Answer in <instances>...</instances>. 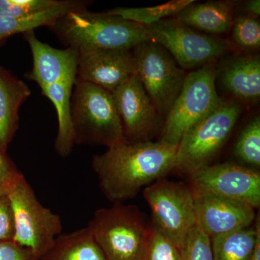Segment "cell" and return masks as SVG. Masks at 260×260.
<instances>
[{
    "mask_svg": "<svg viewBox=\"0 0 260 260\" xmlns=\"http://www.w3.org/2000/svg\"><path fill=\"white\" fill-rule=\"evenodd\" d=\"M177 147L158 141L119 143L93 157L101 190L113 203L134 198L174 169Z\"/></svg>",
    "mask_w": 260,
    "mask_h": 260,
    "instance_id": "cell-1",
    "label": "cell"
},
{
    "mask_svg": "<svg viewBox=\"0 0 260 260\" xmlns=\"http://www.w3.org/2000/svg\"><path fill=\"white\" fill-rule=\"evenodd\" d=\"M52 29L68 48L79 52L96 49H133L150 41L145 25L109 14L73 10L58 19Z\"/></svg>",
    "mask_w": 260,
    "mask_h": 260,
    "instance_id": "cell-2",
    "label": "cell"
},
{
    "mask_svg": "<svg viewBox=\"0 0 260 260\" xmlns=\"http://www.w3.org/2000/svg\"><path fill=\"white\" fill-rule=\"evenodd\" d=\"M75 143H94L111 148L127 141L112 93L76 80L71 98Z\"/></svg>",
    "mask_w": 260,
    "mask_h": 260,
    "instance_id": "cell-3",
    "label": "cell"
},
{
    "mask_svg": "<svg viewBox=\"0 0 260 260\" xmlns=\"http://www.w3.org/2000/svg\"><path fill=\"white\" fill-rule=\"evenodd\" d=\"M87 227L107 260H142L151 230L138 207L121 203L96 210Z\"/></svg>",
    "mask_w": 260,
    "mask_h": 260,
    "instance_id": "cell-4",
    "label": "cell"
},
{
    "mask_svg": "<svg viewBox=\"0 0 260 260\" xmlns=\"http://www.w3.org/2000/svg\"><path fill=\"white\" fill-rule=\"evenodd\" d=\"M15 222L13 242L31 251L40 260L60 235V216L41 204L20 174L7 188Z\"/></svg>",
    "mask_w": 260,
    "mask_h": 260,
    "instance_id": "cell-5",
    "label": "cell"
},
{
    "mask_svg": "<svg viewBox=\"0 0 260 260\" xmlns=\"http://www.w3.org/2000/svg\"><path fill=\"white\" fill-rule=\"evenodd\" d=\"M242 111L239 102L223 101L209 115L191 126L178 145L174 169L190 175L210 165L226 143Z\"/></svg>",
    "mask_w": 260,
    "mask_h": 260,
    "instance_id": "cell-6",
    "label": "cell"
},
{
    "mask_svg": "<svg viewBox=\"0 0 260 260\" xmlns=\"http://www.w3.org/2000/svg\"><path fill=\"white\" fill-rule=\"evenodd\" d=\"M217 70L209 63L186 75L185 80L162 126L159 141L177 147L191 126L221 104L215 87Z\"/></svg>",
    "mask_w": 260,
    "mask_h": 260,
    "instance_id": "cell-7",
    "label": "cell"
},
{
    "mask_svg": "<svg viewBox=\"0 0 260 260\" xmlns=\"http://www.w3.org/2000/svg\"><path fill=\"white\" fill-rule=\"evenodd\" d=\"M153 215L154 226L181 251L196 225L194 197L190 185L162 179L143 191Z\"/></svg>",
    "mask_w": 260,
    "mask_h": 260,
    "instance_id": "cell-8",
    "label": "cell"
},
{
    "mask_svg": "<svg viewBox=\"0 0 260 260\" xmlns=\"http://www.w3.org/2000/svg\"><path fill=\"white\" fill-rule=\"evenodd\" d=\"M132 51L135 75L166 119L185 80L184 70L165 48L153 41L141 43Z\"/></svg>",
    "mask_w": 260,
    "mask_h": 260,
    "instance_id": "cell-9",
    "label": "cell"
},
{
    "mask_svg": "<svg viewBox=\"0 0 260 260\" xmlns=\"http://www.w3.org/2000/svg\"><path fill=\"white\" fill-rule=\"evenodd\" d=\"M146 27L150 41L165 48L183 70L214 62L230 49L224 39L201 34L175 18L164 19Z\"/></svg>",
    "mask_w": 260,
    "mask_h": 260,
    "instance_id": "cell-10",
    "label": "cell"
},
{
    "mask_svg": "<svg viewBox=\"0 0 260 260\" xmlns=\"http://www.w3.org/2000/svg\"><path fill=\"white\" fill-rule=\"evenodd\" d=\"M191 189L249 205H260V174L253 168L237 164L208 165L189 175Z\"/></svg>",
    "mask_w": 260,
    "mask_h": 260,
    "instance_id": "cell-11",
    "label": "cell"
},
{
    "mask_svg": "<svg viewBox=\"0 0 260 260\" xmlns=\"http://www.w3.org/2000/svg\"><path fill=\"white\" fill-rule=\"evenodd\" d=\"M127 141H148L162 118L136 75L112 93Z\"/></svg>",
    "mask_w": 260,
    "mask_h": 260,
    "instance_id": "cell-12",
    "label": "cell"
},
{
    "mask_svg": "<svg viewBox=\"0 0 260 260\" xmlns=\"http://www.w3.org/2000/svg\"><path fill=\"white\" fill-rule=\"evenodd\" d=\"M131 49H96L78 52L77 80L113 93L135 75Z\"/></svg>",
    "mask_w": 260,
    "mask_h": 260,
    "instance_id": "cell-13",
    "label": "cell"
},
{
    "mask_svg": "<svg viewBox=\"0 0 260 260\" xmlns=\"http://www.w3.org/2000/svg\"><path fill=\"white\" fill-rule=\"evenodd\" d=\"M193 193L196 225L210 238L250 227L255 219V209L249 205L208 193Z\"/></svg>",
    "mask_w": 260,
    "mask_h": 260,
    "instance_id": "cell-14",
    "label": "cell"
},
{
    "mask_svg": "<svg viewBox=\"0 0 260 260\" xmlns=\"http://www.w3.org/2000/svg\"><path fill=\"white\" fill-rule=\"evenodd\" d=\"M32 56V70L30 79L42 88L52 84L77 80L78 52L72 48L58 49L43 43L34 31L25 32Z\"/></svg>",
    "mask_w": 260,
    "mask_h": 260,
    "instance_id": "cell-15",
    "label": "cell"
},
{
    "mask_svg": "<svg viewBox=\"0 0 260 260\" xmlns=\"http://www.w3.org/2000/svg\"><path fill=\"white\" fill-rule=\"evenodd\" d=\"M220 80L236 99L252 102L260 97V58L258 55L236 56L220 71Z\"/></svg>",
    "mask_w": 260,
    "mask_h": 260,
    "instance_id": "cell-16",
    "label": "cell"
},
{
    "mask_svg": "<svg viewBox=\"0 0 260 260\" xmlns=\"http://www.w3.org/2000/svg\"><path fill=\"white\" fill-rule=\"evenodd\" d=\"M31 91L23 80L0 67V148L7 153L19 126V110Z\"/></svg>",
    "mask_w": 260,
    "mask_h": 260,
    "instance_id": "cell-17",
    "label": "cell"
},
{
    "mask_svg": "<svg viewBox=\"0 0 260 260\" xmlns=\"http://www.w3.org/2000/svg\"><path fill=\"white\" fill-rule=\"evenodd\" d=\"M234 2L208 1L189 5L176 20L191 28L218 35L228 32L234 23Z\"/></svg>",
    "mask_w": 260,
    "mask_h": 260,
    "instance_id": "cell-18",
    "label": "cell"
},
{
    "mask_svg": "<svg viewBox=\"0 0 260 260\" xmlns=\"http://www.w3.org/2000/svg\"><path fill=\"white\" fill-rule=\"evenodd\" d=\"M77 80H65L41 88L44 96L54 104L57 114L58 132L54 148L61 157L71 153L75 144L71 114V98Z\"/></svg>",
    "mask_w": 260,
    "mask_h": 260,
    "instance_id": "cell-19",
    "label": "cell"
},
{
    "mask_svg": "<svg viewBox=\"0 0 260 260\" xmlns=\"http://www.w3.org/2000/svg\"><path fill=\"white\" fill-rule=\"evenodd\" d=\"M40 260H107L88 228L61 234Z\"/></svg>",
    "mask_w": 260,
    "mask_h": 260,
    "instance_id": "cell-20",
    "label": "cell"
},
{
    "mask_svg": "<svg viewBox=\"0 0 260 260\" xmlns=\"http://www.w3.org/2000/svg\"><path fill=\"white\" fill-rule=\"evenodd\" d=\"M88 1L64 0L55 6L35 14L18 18L0 17V42L5 38L18 34L34 31V29L42 26L50 27L58 19L73 10L87 8Z\"/></svg>",
    "mask_w": 260,
    "mask_h": 260,
    "instance_id": "cell-21",
    "label": "cell"
},
{
    "mask_svg": "<svg viewBox=\"0 0 260 260\" xmlns=\"http://www.w3.org/2000/svg\"><path fill=\"white\" fill-rule=\"evenodd\" d=\"M256 236L250 226L210 238L213 260H249Z\"/></svg>",
    "mask_w": 260,
    "mask_h": 260,
    "instance_id": "cell-22",
    "label": "cell"
},
{
    "mask_svg": "<svg viewBox=\"0 0 260 260\" xmlns=\"http://www.w3.org/2000/svg\"><path fill=\"white\" fill-rule=\"evenodd\" d=\"M194 3L193 0H174L150 8H114L108 10L107 13L148 26L170 15H177L181 10Z\"/></svg>",
    "mask_w": 260,
    "mask_h": 260,
    "instance_id": "cell-23",
    "label": "cell"
},
{
    "mask_svg": "<svg viewBox=\"0 0 260 260\" xmlns=\"http://www.w3.org/2000/svg\"><path fill=\"white\" fill-rule=\"evenodd\" d=\"M234 155L244 164L260 166V118L254 116L243 129L234 150Z\"/></svg>",
    "mask_w": 260,
    "mask_h": 260,
    "instance_id": "cell-24",
    "label": "cell"
},
{
    "mask_svg": "<svg viewBox=\"0 0 260 260\" xmlns=\"http://www.w3.org/2000/svg\"><path fill=\"white\" fill-rule=\"evenodd\" d=\"M232 29L233 40L238 47L248 50L259 47L260 23L257 18L247 15L238 16Z\"/></svg>",
    "mask_w": 260,
    "mask_h": 260,
    "instance_id": "cell-25",
    "label": "cell"
},
{
    "mask_svg": "<svg viewBox=\"0 0 260 260\" xmlns=\"http://www.w3.org/2000/svg\"><path fill=\"white\" fill-rule=\"evenodd\" d=\"M142 260H182L181 251L153 224Z\"/></svg>",
    "mask_w": 260,
    "mask_h": 260,
    "instance_id": "cell-26",
    "label": "cell"
},
{
    "mask_svg": "<svg viewBox=\"0 0 260 260\" xmlns=\"http://www.w3.org/2000/svg\"><path fill=\"white\" fill-rule=\"evenodd\" d=\"M181 254L182 260H213L210 238L195 225L188 234Z\"/></svg>",
    "mask_w": 260,
    "mask_h": 260,
    "instance_id": "cell-27",
    "label": "cell"
},
{
    "mask_svg": "<svg viewBox=\"0 0 260 260\" xmlns=\"http://www.w3.org/2000/svg\"><path fill=\"white\" fill-rule=\"evenodd\" d=\"M59 0H0V17L18 18L49 9Z\"/></svg>",
    "mask_w": 260,
    "mask_h": 260,
    "instance_id": "cell-28",
    "label": "cell"
},
{
    "mask_svg": "<svg viewBox=\"0 0 260 260\" xmlns=\"http://www.w3.org/2000/svg\"><path fill=\"white\" fill-rule=\"evenodd\" d=\"M15 237V222L11 204L6 194L0 196V242H11Z\"/></svg>",
    "mask_w": 260,
    "mask_h": 260,
    "instance_id": "cell-29",
    "label": "cell"
},
{
    "mask_svg": "<svg viewBox=\"0 0 260 260\" xmlns=\"http://www.w3.org/2000/svg\"><path fill=\"white\" fill-rule=\"evenodd\" d=\"M0 260H39L28 249L13 241L0 242Z\"/></svg>",
    "mask_w": 260,
    "mask_h": 260,
    "instance_id": "cell-30",
    "label": "cell"
},
{
    "mask_svg": "<svg viewBox=\"0 0 260 260\" xmlns=\"http://www.w3.org/2000/svg\"><path fill=\"white\" fill-rule=\"evenodd\" d=\"M21 174L0 148V184L8 186Z\"/></svg>",
    "mask_w": 260,
    "mask_h": 260,
    "instance_id": "cell-31",
    "label": "cell"
},
{
    "mask_svg": "<svg viewBox=\"0 0 260 260\" xmlns=\"http://www.w3.org/2000/svg\"><path fill=\"white\" fill-rule=\"evenodd\" d=\"M243 9L247 13V15L256 18L260 14L259 0H249L245 2Z\"/></svg>",
    "mask_w": 260,
    "mask_h": 260,
    "instance_id": "cell-32",
    "label": "cell"
},
{
    "mask_svg": "<svg viewBox=\"0 0 260 260\" xmlns=\"http://www.w3.org/2000/svg\"><path fill=\"white\" fill-rule=\"evenodd\" d=\"M255 228L256 231L255 244H254L249 260H260V224L259 218L256 221Z\"/></svg>",
    "mask_w": 260,
    "mask_h": 260,
    "instance_id": "cell-33",
    "label": "cell"
},
{
    "mask_svg": "<svg viewBox=\"0 0 260 260\" xmlns=\"http://www.w3.org/2000/svg\"><path fill=\"white\" fill-rule=\"evenodd\" d=\"M7 187L3 184H0V196L6 194Z\"/></svg>",
    "mask_w": 260,
    "mask_h": 260,
    "instance_id": "cell-34",
    "label": "cell"
}]
</instances>
